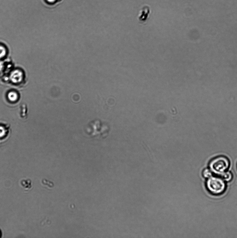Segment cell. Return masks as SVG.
<instances>
[{
    "label": "cell",
    "instance_id": "1",
    "mask_svg": "<svg viewBox=\"0 0 237 238\" xmlns=\"http://www.w3.org/2000/svg\"><path fill=\"white\" fill-rule=\"evenodd\" d=\"M230 166V161L227 157L220 155L214 157L210 161L209 167L213 173L219 176L228 171Z\"/></svg>",
    "mask_w": 237,
    "mask_h": 238
},
{
    "label": "cell",
    "instance_id": "2",
    "mask_svg": "<svg viewBox=\"0 0 237 238\" xmlns=\"http://www.w3.org/2000/svg\"><path fill=\"white\" fill-rule=\"evenodd\" d=\"M206 186L209 192L216 195L223 194L226 188V182L221 177L218 176H212L207 179Z\"/></svg>",
    "mask_w": 237,
    "mask_h": 238
},
{
    "label": "cell",
    "instance_id": "3",
    "mask_svg": "<svg viewBox=\"0 0 237 238\" xmlns=\"http://www.w3.org/2000/svg\"><path fill=\"white\" fill-rule=\"evenodd\" d=\"M23 78V73L18 70H15L10 76V79L14 84H18L22 81Z\"/></svg>",
    "mask_w": 237,
    "mask_h": 238
},
{
    "label": "cell",
    "instance_id": "4",
    "mask_svg": "<svg viewBox=\"0 0 237 238\" xmlns=\"http://www.w3.org/2000/svg\"><path fill=\"white\" fill-rule=\"evenodd\" d=\"M150 13V10L149 8L145 7L143 8L139 14L138 18L141 22H145L147 20Z\"/></svg>",
    "mask_w": 237,
    "mask_h": 238
},
{
    "label": "cell",
    "instance_id": "5",
    "mask_svg": "<svg viewBox=\"0 0 237 238\" xmlns=\"http://www.w3.org/2000/svg\"><path fill=\"white\" fill-rule=\"evenodd\" d=\"M22 188L25 190H29L32 187V183L29 179H22L20 182Z\"/></svg>",
    "mask_w": 237,
    "mask_h": 238
},
{
    "label": "cell",
    "instance_id": "6",
    "mask_svg": "<svg viewBox=\"0 0 237 238\" xmlns=\"http://www.w3.org/2000/svg\"><path fill=\"white\" fill-rule=\"evenodd\" d=\"M219 176L226 182L231 181L233 178L232 173L228 171L224 172Z\"/></svg>",
    "mask_w": 237,
    "mask_h": 238
},
{
    "label": "cell",
    "instance_id": "7",
    "mask_svg": "<svg viewBox=\"0 0 237 238\" xmlns=\"http://www.w3.org/2000/svg\"><path fill=\"white\" fill-rule=\"evenodd\" d=\"M18 95L16 93L12 91L8 93V98L9 100L12 102H16L18 99Z\"/></svg>",
    "mask_w": 237,
    "mask_h": 238
},
{
    "label": "cell",
    "instance_id": "8",
    "mask_svg": "<svg viewBox=\"0 0 237 238\" xmlns=\"http://www.w3.org/2000/svg\"><path fill=\"white\" fill-rule=\"evenodd\" d=\"M213 173L210 169H205L202 172L203 177L207 179L213 176Z\"/></svg>",
    "mask_w": 237,
    "mask_h": 238
},
{
    "label": "cell",
    "instance_id": "9",
    "mask_svg": "<svg viewBox=\"0 0 237 238\" xmlns=\"http://www.w3.org/2000/svg\"><path fill=\"white\" fill-rule=\"evenodd\" d=\"M7 130L5 127L3 126H0V138H3L5 137L7 134Z\"/></svg>",
    "mask_w": 237,
    "mask_h": 238
},
{
    "label": "cell",
    "instance_id": "10",
    "mask_svg": "<svg viewBox=\"0 0 237 238\" xmlns=\"http://www.w3.org/2000/svg\"><path fill=\"white\" fill-rule=\"evenodd\" d=\"M6 51L5 48L0 46V58H3L6 54Z\"/></svg>",
    "mask_w": 237,
    "mask_h": 238
},
{
    "label": "cell",
    "instance_id": "11",
    "mask_svg": "<svg viewBox=\"0 0 237 238\" xmlns=\"http://www.w3.org/2000/svg\"><path fill=\"white\" fill-rule=\"evenodd\" d=\"M4 67L3 63L2 61H0V72L3 70Z\"/></svg>",
    "mask_w": 237,
    "mask_h": 238
}]
</instances>
